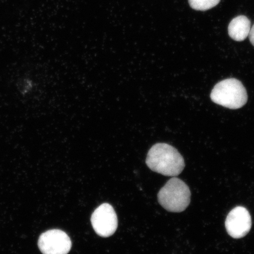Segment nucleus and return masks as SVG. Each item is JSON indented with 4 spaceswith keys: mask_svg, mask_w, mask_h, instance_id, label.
<instances>
[{
    "mask_svg": "<svg viewBox=\"0 0 254 254\" xmlns=\"http://www.w3.org/2000/svg\"><path fill=\"white\" fill-rule=\"evenodd\" d=\"M225 224L228 234L239 239L249 233L252 225V217L245 207L237 206L228 214Z\"/></svg>",
    "mask_w": 254,
    "mask_h": 254,
    "instance_id": "nucleus-6",
    "label": "nucleus"
},
{
    "mask_svg": "<svg viewBox=\"0 0 254 254\" xmlns=\"http://www.w3.org/2000/svg\"><path fill=\"white\" fill-rule=\"evenodd\" d=\"M211 99L222 107L236 110L247 103L248 95L242 82L236 78H229L215 85L211 93Z\"/></svg>",
    "mask_w": 254,
    "mask_h": 254,
    "instance_id": "nucleus-2",
    "label": "nucleus"
},
{
    "mask_svg": "<svg viewBox=\"0 0 254 254\" xmlns=\"http://www.w3.org/2000/svg\"><path fill=\"white\" fill-rule=\"evenodd\" d=\"M221 0H189L190 7L196 11H204L214 8Z\"/></svg>",
    "mask_w": 254,
    "mask_h": 254,
    "instance_id": "nucleus-8",
    "label": "nucleus"
},
{
    "mask_svg": "<svg viewBox=\"0 0 254 254\" xmlns=\"http://www.w3.org/2000/svg\"><path fill=\"white\" fill-rule=\"evenodd\" d=\"M251 30V21L245 15L234 18L228 26V34L232 39L243 41L249 36Z\"/></svg>",
    "mask_w": 254,
    "mask_h": 254,
    "instance_id": "nucleus-7",
    "label": "nucleus"
},
{
    "mask_svg": "<svg viewBox=\"0 0 254 254\" xmlns=\"http://www.w3.org/2000/svg\"><path fill=\"white\" fill-rule=\"evenodd\" d=\"M249 36L250 42L252 43L253 45L254 46V24L252 28H251Z\"/></svg>",
    "mask_w": 254,
    "mask_h": 254,
    "instance_id": "nucleus-10",
    "label": "nucleus"
},
{
    "mask_svg": "<svg viewBox=\"0 0 254 254\" xmlns=\"http://www.w3.org/2000/svg\"><path fill=\"white\" fill-rule=\"evenodd\" d=\"M71 241L65 232L51 230L41 235L39 249L43 254H67L71 249Z\"/></svg>",
    "mask_w": 254,
    "mask_h": 254,
    "instance_id": "nucleus-5",
    "label": "nucleus"
},
{
    "mask_svg": "<svg viewBox=\"0 0 254 254\" xmlns=\"http://www.w3.org/2000/svg\"><path fill=\"white\" fill-rule=\"evenodd\" d=\"M18 87L21 93L25 94L30 90L32 85L31 82L28 79H23V80L18 82Z\"/></svg>",
    "mask_w": 254,
    "mask_h": 254,
    "instance_id": "nucleus-9",
    "label": "nucleus"
},
{
    "mask_svg": "<svg viewBox=\"0 0 254 254\" xmlns=\"http://www.w3.org/2000/svg\"><path fill=\"white\" fill-rule=\"evenodd\" d=\"M146 164L152 171L165 176L176 177L182 173L185 163L176 148L166 143H157L149 150Z\"/></svg>",
    "mask_w": 254,
    "mask_h": 254,
    "instance_id": "nucleus-1",
    "label": "nucleus"
},
{
    "mask_svg": "<svg viewBox=\"0 0 254 254\" xmlns=\"http://www.w3.org/2000/svg\"><path fill=\"white\" fill-rule=\"evenodd\" d=\"M160 204L167 211L183 212L190 201V191L188 186L182 180L171 179L158 193Z\"/></svg>",
    "mask_w": 254,
    "mask_h": 254,
    "instance_id": "nucleus-3",
    "label": "nucleus"
},
{
    "mask_svg": "<svg viewBox=\"0 0 254 254\" xmlns=\"http://www.w3.org/2000/svg\"><path fill=\"white\" fill-rule=\"evenodd\" d=\"M91 222L95 233L102 237H109L118 227V219L113 206L104 203L95 209L91 215Z\"/></svg>",
    "mask_w": 254,
    "mask_h": 254,
    "instance_id": "nucleus-4",
    "label": "nucleus"
}]
</instances>
